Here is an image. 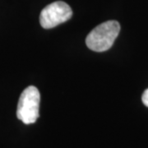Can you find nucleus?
Segmentation results:
<instances>
[{"instance_id": "nucleus-1", "label": "nucleus", "mask_w": 148, "mask_h": 148, "mask_svg": "<svg viewBox=\"0 0 148 148\" xmlns=\"http://www.w3.org/2000/svg\"><path fill=\"white\" fill-rule=\"evenodd\" d=\"M120 32V25L117 21H107L97 26L89 33L86 44L95 52L108 50L114 42Z\"/></svg>"}, {"instance_id": "nucleus-4", "label": "nucleus", "mask_w": 148, "mask_h": 148, "mask_svg": "<svg viewBox=\"0 0 148 148\" xmlns=\"http://www.w3.org/2000/svg\"><path fill=\"white\" fill-rule=\"evenodd\" d=\"M142 100H143V104L147 107H148V89H147L143 92V96H142Z\"/></svg>"}, {"instance_id": "nucleus-2", "label": "nucleus", "mask_w": 148, "mask_h": 148, "mask_svg": "<svg viewBox=\"0 0 148 148\" xmlns=\"http://www.w3.org/2000/svg\"><path fill=\"white\" fill-rule=\"evenodd\" d=\"M40 94L34 86H30L22 91L16 109V117L25 124L36 123L39 118Z\"/></svg>"}, {"instance_id": "nucleus-3", "label": "nucleus", "mask_w": 148, "mask_h": 148, "mask_svg": "<svg viewBox=\"0 0 148 148\" xmlns=\"http://www.w3.org/2000/svg\"><path fill=\"white\" fill-rule=\"evenodd\" d=\"M73 16L70 6L63 1H57L47 5L40 12V22L43 28L50 29L69 21Z\"/></svg>"}]
</instances>
